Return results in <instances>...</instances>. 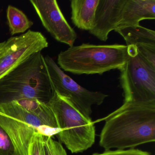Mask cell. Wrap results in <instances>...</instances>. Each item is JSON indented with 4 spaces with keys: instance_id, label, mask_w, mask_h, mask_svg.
Listing matches in <instances>:
<instances>
[{
    "instance_id": "obj_1",
    "label": "cell",
    "mask_w": 155,
    "mask_h": 155,
    "mask_svg": "<svg viewBox=\"0 0 155 155\" xmlns=\"http://www.w3.org/2000/svg\"><path fill=\"white\" fill-rule=\"evenodd\" d=\"M99 145L105 150L135 148L155 141V101L124 102L102 118Z\"/></svg>"
},
{
    "instance_id": "obj_2",
    "label": "cell",
    "mask_w": 155,
    "mask_h": 155,
    "mask_svg": "<svg viewBox=\"0 0 155 155\" xmlns=\"http://www.w3.org/2000/svg\"><path fill=\"white\" fill-rule=\"evenodd\" d=\"M54 93L41 52L31 55L0 78V105L24 99L48 104Z\"/></svg>"
},
{
    "instance_id": "obj_3",
    "label": "cell",
    "mask_w": 155,
    "mask_h": 155,
    "mask_svg": "<svg viewBox=\"0 0 155 155\" xmlns=\"http://www.w3.org/2000/svg\"><path fill=\"white\" fill-rule=\"evenodd\" d=\"M128 58L127 45L83 43L61 51L58 63L61 69L72 74L101 75L111 70L120 69Z\"/></svg>"
},
{
    "instance_id": "obj_4",
    "label": "cell",
    "mask_w": 155,
    "mask_h": 155,
    "mask_svg": "<svg viewBox=\"0 0 155 155\" xmlns=\"http://www.w3.org/2000/svg\"><path fill=\"white\" fill-rule=\"evenodd\" d=\"M48 104L60 129L56 136L71 153H82L94 145L96 128L91 118L85 117L68 99L55 92Z\"/></svg>"
},
{
    "instance_id": "obj_5",
    "label": "cell",
    "mask_w": 155,
    "mask_h": 155,
    "mask_svg": "<svg viewBox=\"0 0 155 155\" xmlns=\"http://www.w3.org/2000/svg\"><path fill=\"white\" fill-rule=\"evenodd\" d=\"M127 46L128 58L119 70L124 102L155 101V67L140 54L136 46Z\"/></svg>"
},
{
    "instance_id": "obj_6",
    "label": "cell",
    "mask_w": 155,
    "mask_h": 155,
    "mask_svg": "<svg viewBox=\"0 0 155 155\" xmlns=\"http://www.w3.org/2000/svg\"><path fill=\"white\" fill-rule=\"evenodd\" d=\"M44 60L54 92L68 99L85 117L91 118L92 106L101 105L108 95L100 91H90L79 85L64 73L50 56L47 55Z\"/></svg>"
},
{
    "instance_id": "obj_7",
    "label": "cell",
    "mask_w": 155,
    "mask_h": 155,
    "mask_svg": "<svg viewBox=\"0 0 155 155\" xmlns=\"http://www.w3.org/2000/svg\"><path fill=\"white\" fill-rule=\"evenodd\" d=\"M48 46L44 35L28 30L0 43V78L30 57Z\"/></svg>"
},
{
    "instance_id": "obj_8",
    "label": "cell",
    "mask_w": 155,
    "mask_h": 155,
    "mask_svg": "<svg viewBox=\"0 0 155 155\" xmlns=\"http://www.w3.org/2000/svg\"><path fill=\"white\" fill-rule=\"evenodd\" d=\"M41 23L59 42L72 47L77 38L76 31L68 23L56 0H31Z\"/></svg>"
},
{
    "instance_id": "obj_9",
    "label": "cell",
    "mask_w": 155,
    "mask_h": 155,
    "mask_svg": "<svg viewBox=\"0 0 155 155\" xmlns=\"http://www.w3.org/2000/svg\"><path fill=\"white\" fill-rule=\"evenodd\" d=\"M126 2V0H99L90 33L101 41H107L120 21Z\"/></svg>"
},
{
    "instance_id": "obj_10",
    "label": "cell",
    "mask_w": 155,
    "mask_h": 155,
    "mask_svg": "<svg viewBox=\"0 0 155 155\" xmlns=\"http://www.w3.org/2000/svg\"><path fill=\"white\" fill-rule=\"evenodd\" d=\"M0 126L10 138L16 155H28L29 147L37 130L23 121L0 113Z\"/></svg>"
},
{
    "instance_id": "obj_11",
    "label": "cell",
    "mask_w": 155,
    "mask_h": 155,
    "mask_svg": "<svg viewBox=\"0 0 155 155\" xmlns=\"http://www.w3.org/2000/svg\"><path fill=\"white\" fill-rule=\"evenodd\" d=\"M127 46L135 45L140 54L155 67V31L141 26L125 28L117 31Z\"/></svg>"
},
{
    "instance_id": "obj_12",
    "label": "cell",
    "mask_w": 155,
    "mask_h": 155,
    "mask_svg": "<svg viewBox=\"0 0 155 155\" xmlns=\"http://www.w3.org/2000/svg\"><path fill=\"white\" fill-rule=\"evenodd\" d=\"M155 19V0H126L115 31L140 26L143 20Z\"/></svg>"
},
{
    "instance_id": "obj_13",
    "label": "cell",
    "mask_w": 155,
    "mask_h": 155,
    "mask_svg": "<svg viewBox=\"0 0 155 155\" xmlns=\"http://www.w3.org/2000/svg\"><path fill=\"white\" fill-rule=\"evenodd\" d=\"M99 0H71V19L78 28L90 31L93 27L95 13Z\"/></svg>"
},
{
    "instance_id": "obj_14",
    "label": "cell",
    "mask_w": 155,
    "mask_h": 155,
    "mask_svg": "<svg viewBox=\"0 0 155 155\" xmlns=\"http://www.w3.org/2000/svg\"><path fill=\"white\" fill-rule=\"evenodd\" d=\"M17 101L29 112L38 117L45 125L58 128L54 113L47 103L35 99H24Z\"/></svg>"
},
{
    "instance_id": "obj_15",
    "label": "cell",
    "mask_w": 155,
    "mask_h": 155,
    "mask_svg": "<svg viewBox=\"0 0 155 155\" xmlns=\"http://www.w3.org/2000/svg\"><path fill=\"white\" fill-rule=\"evenodd\" d=\"M0 113L25 122L35 128L36 130L39 126L45 125L38 117L29 112L17 101L0 105Z\"/></svg>"
},
{
    "instance_id": "obj_16",
    "label": "cell",
    "mask_w": 155,
    "mask_h": 155,
    "mask_svg": "<svg viewBox=\"0 0 155 155\" xmlns=\"http://www.w3.org/2000/svg\"><path fill=\"white\" fill-rule=\"evenodd\" d=\"M7 17L11 34L24 33L33 25L26 14L17 8L9 5L7 11Z\"/></svg>"
},
{
    "instance_id": "obj_17",
    "label": "cell",
    "mask_w": 155,
    "mask_h": 155,
    "mask_svg": "<svg viewBox=\"0 0 155 155\" xmlns=\"http://www.w3.org/2000/svg\"><path fill=\"white\" fill-rule=\"evenodd\" d=\"M0 155H16L13 144L6 131L0 126Z\"/></svg>"
},
{
    "instance_id": "obj_18",
    "label": "cell",
    "mask_w": 155,
    "mask_h": 155,
    "mask_svg": "<svg viewBox=\"0 0 155 155\" xmlns=\"http://www.w3.org/2000/svg\"><path fill=\"white\" fill-rule=\"evenodd\" d=\"M42 136L43 142L48 147L50 155H67L66 150L60 142L54 140L53 138Z\"/></svg>"
},
{
    "instance_id": "obj_19",
    "label": "cell",
    "mask_w": 155,
    "mask_h": 155,
    "mask_svg": "<svg viewBox=\"0 0 155 155\" xmlns=\"http://www.w3.org/2000/svg\"><path fill=\"white\" fill-rule=\"evenodd\" d=\"M91 155H151L149 152L138 149L125 150H105L101 153H93Z\"/></svg>"
},
{
    "instance_id": "obj_20",
    "label": "cell",
    "mask_w": 155,
    "mask_h": 155,
    "mask_svg": "<svg viewBox=\"0 0 155 155\" xmlns=\"http://www.w3.org/2000/svg\"><path fill=\"white\" fill-rule=\"evenodd\" d=\"M43 136L35 132L29 147L28 155H41Z\"/></svg>"
},
{
    "instance_id": "obj_21",
    "label": "cell",
    "mask_w": 155,
    "mask_h": 155,
    "mask_svg": "<svg viewBox=\"0 0 155 155\" xmlns=\"http://www.w3.org/2000/svg\"><path fill=\"white\" fill-rule=\"evenodd\" d=\"M60 131L59 128H54L47 125H43L39 126L37 129V132L39 134L46 137H52L57 136Z\"/></svg>"
}]
</instances>
